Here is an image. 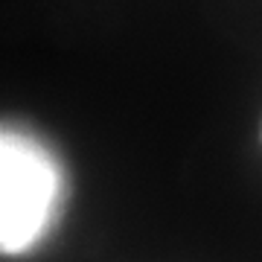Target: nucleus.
Instances as JSON below:
<instances>
[{"instance_id": "obj_1", "label": "nucleus", "mask_w": 262, "mask_h": 262, "mask_svg": "<svg viewBox=\"0 0 262 262\" xmlns=\"http://www.w3.org/2000/svg\"><path fill=\"white\" fill-rule=\"evenodd\" d=\"M61 178L56 160L18 131L0 137V245L24 253L58 215Z\"/></svg>"}]
</instances>
